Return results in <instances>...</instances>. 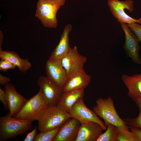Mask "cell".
I'll list each match as a JSON object with an SVG mask.
<instances>
[{
	"label": "cell",
	"mask_w": 141,
	"mask_h": 141,
	"mask_svg": "<svg viewBox=\"0 0 141 141\" xmlns=\"http://www.w3.org/2000/svg\"><path fill=\"white\" fill-rule=\"evenodd\" d=\"M32 122L19 119L9 113L0 117V141H4L25 133L31 129Z\"/></svg>",
	"instance_id": "cell-1"
},
{
	"label": "cell",
	"mask_w": 141,
	"mask_h": 141,
	"mask_svg": "<svg viewBox=\"0 0 141 141\" xmlns=\"http://www.w3.org/2000/svg\"><path fill=\"white\" fill-rule=\"evenodd\" d=\"M96 102V105L93 107V110L98 116L103 119L105 125L111 124L118 128L130 131L129 126L126 124L117 113L114 101L111 97L107 98H99Z\"/></svg>",
	"instance_id": "cell-2"
},
{
	"label": "cell",
	"mask_w": 141,
	"mask_h": 141,
	"mask_svg": "<svg viewBox=\"0 0 141 141\" xmlns=\"http://www.w3.org/2000/svg\"><path fill=\"white\" fill-rule=\"evenodd\" d=\"M44 99L41 90L28 100L19 112L14 116L16 118L30 121H38L49 107Z\"/></svg>",
	"instance_id": "cell-3"
},
{
	"label": "cell",
	"mask_w": 141,
	"mask_h": 141,
	"mask_svg": "<svg viewBox=\"0 0 141 141\" xmlns=\"http://www.w3.org/2000/svg\"><path fill=\"white\" fill-rule=\"evenodd\" d=\"M70 118L69 113L57 105L49 106L38 121V129L43 132L61 127Z\"/></svg>",
	"instance_id": "cell-4"
},
{
	"label": "cell",
	"mask_w": 141,
	"mask_h": 141,
	"mask_svg": "<svg viewBox=\"0 0 141 141\" xmlns=\"http://www.w3.org/2000/svg\"><path fill=\"white\" fill-rule=\"evenodd\" d=\"M61 7L53 0H39L35 16L45 27L56 28L58 25L56 14Z\"/></svg>",
	"instance_id": "cell-5"
},
{
	"label": "cell",
	"mask_w": 141,
	"mask_h": 141,
	"mask_svg": "<svg viewBox=\"0 0 141 141\" xmlns=\"http://www.w3.org/2000/svg\"><path fill=\"white\" fill-rule=\"evenodd\" d=\"M107 4L112 15L120 23L130 24L136 22L141 25V16L138 19H134L128 15L124 11L126 9L130 12L133 11V2L132 0L122 1L108 0Z\"/></svg>",
	"instance_id": "cell-6"
},
{
	"label": "cell",
	"mask_w": 141,
	"mask_h": 141,
	"mask_svg": "<svg viewBox=\"0 0 141 141\" xmlns=\"http://www.w3.org/2000/svg\"><path fill=\"white\" fill-rule=\"evenodd\" d=\"M70 118L77 119L81 124L90 122H97L104 130L107 127L104 123L101 120L93 110L88 108L84 104L83 97L79 99L72 106L69 112Z\"/></svg>",
	"instance_id": "cell-7"
},
{
	"label": "cell",
	"mask_w": 141,
	"mask_h": 141,
	"mask_svg": "<svg viewBox=\"0 0 141 141\" xmlns=\"http://www.w3.org/2000/svg\"><path fill=\"white\" fill-rule=\"evenodd\" d=\"M87 60L86 57L79 54L77 46H75L72 48L71 47L67 54L60 60L68 77L83 70Z\"/></svg>",
	"instance_id": "cell-8"
},
{
	"label": "cell",
	"mask_w": 141,
	"mask_h": 141,
	"mask_svg": "<svg viewBox=\"0 0 141 141\" xmlns=\"http://www.w3.org/2000/svg\"><path fill=\"white\" fill-rule=\"evenodd\" d=\"M37 84L42 92L43 98L48 105H56L63 92L62 89L59 88L47 77L41 76L39 78Z\"/></svg>",
	"instance_id": "cell-9"
},
{
	"label": "cell",
	"mask_w": 141,
	"mask_h": 141,
	"mask_svg": "<svg viewBox=\"0 0 141 141\" xmlns=\"http://www.w3.org/2000/svg\"><path fill=\"white\" fill-rule=\"evenodd\" d=\"M120 24L124 32L125 38V42L123 48L127 56L131 58L133 62L140 64L141 60L139 55L140 48L139 44V41L127 24L124 23H120Z\"/></svg>",
	"instance_id": "cell-10"
},
{
	"label": "cell",
	"mask_w": 141,
	"mask_h": 141,
	"mask_svg": "<svg viewBox=\"0 0 141 141\" xmlns=\"http://www.w3.org/2000/svg\"><path fill=\"white\" fill-rule=\"evenodd\" d=\"M45 70L46 77L59 88L62 89L68 76L61 60L48 59L46 62Z\"/></svg>",
	"instance_id": "cell-11"
},
{
	"label": "cell",
	"mask_w": 141,
	"mask_h": 141,
	"mask_svg": "<svg viewBox=\"0 0 141 141\" xmlns=\"http://www.w3.org/2000/svg\"><path fill=\"white\" fill-rule=\"evenodd\" d=\"M8 104L9 114L14 116L20 110L27 100L16 91L15 86L8 83L4 87Z\"/></svg>",
	"instance_id": "cell-12"
},
{
	"label": "cell",
	"mask_w": 141,
	"mask_h": 141,
	"mask_svg": "<svg viewBox=\"0 0 141 141\" xmlns=\"http://www.w3.org/2000/svg\"><path fill=\"white\" fill-rule=\"evenodd\" d=\"M81 125L76 119L70 118L60 127L53 141H75Z\"/></svg>",
	"instance_id": "cell-13"
},
{
	"label": "cell",
	"mask_w": 141,
	"mask_h": 141,
	"mask_svg": "<svg viewBox=\"0 0 141 141\" xmlns=\"http://www.w3.org/2000/svg\"><path fill=\"white\" fill-rule=\"evenodd\" d=\"M121 79L128 90L127 96L135 102L138 107L141 103V73L131 76L123 74Z\"/></svg>",
	"instance_id": "cell-14"
},
{
	"label": "cell",
	"mask_w": 141,
	"mask_h": 141,
	"mask_svg": "<svg viewBox=\"0 0 141 141\" xmlns=\"http://www.w3.org/2000/svg\"><path fill=\"white\" fill-rule=\"evenodd\" d=\"M91 76L85 70L68 77L62 88L63 92L75 90H84L90 84Z\"/></svg>",
	"instance_id": "cell-15"
},
{
	"label": "cell",
	"mask_w": 141,
	"mask_h": 141,
	"mask_svg": "<svg viewBox=\"0 0 141 141\" xmlns=\"http://www.w3.org/2000/svg\"><path fill=\"white\" fill-rule=\"evenodd\" d=\"M103 130L102 127L97 122L81 124L75 141H96Z\"/></svg>",
	"instance_id": "cell-16"
},
{
	"label": "cell",
	"mask_w": 141,
	"mask_h": 141,
	"mask_svg": "<svg viewBox=\"0 0 141 141\" xmlns=\"http://www.w3.org/2000/svg\"><path fill=\"white\" fill-rule=\"evenodd\" d=\"M72 29L70 24L65 26L60 42L51 53L49 60H61L67 54L71 48L69 44V35Z\"/></svg>",
	"instance_id": "cell-17"
},
{
	"label": "cell",
	"mask_w": 141,
	"mask_h": 141,
	"mask_svg": "<svg viewBox=\"0 0 141 141\" xmlns=\"http://www.w3.org/2000/svg\"><path fill=\"white\" fill-rule=\"evenodd\" d=\"M0 58L1 60L7 61L17 67L22 72L25 73L31 67V64L27 58H20L13 51H4L0 50Z\"/></svg>",
	"instance_id": "cell-18"
},
{
	"label": "cell",
	"mask_w": 141,
	"mask_h": 141,
	"mask_svg": "<svg viewBox=\"0 0 141 141\" xmlns=\"http://www.w3.org/2000/svg\"><path fill=\"white\" fill-rule=\"evenodd\" d=\"M84 90H75L63 92L57 105L69 113L72 106L79 98L83 97Z\"/></svg>",
	"instance_id": "cell-19"
},
{
	"label": "cell",
	"mask_w": 141,
	"mask_h": 141,
	"mask_svg": "<svg viewBox=\"0 0 141 141\" xmlns=\"http://www.w3.org/2000/svg\"><path fill=\"white\" fill-rule=\"evenodd\" d=\"M106 131L102 133L96 141H118L117 138L118 127L115 125L108 124L106 125Z\"/></svg>",
	"instance_id": "cell-20"
},
{
	"label": "cell",
	"mask_w": 141,
	"mask_h": 141,
	"mask_svg": "<svg viewBox=\"0 0 141 141\" xmlns=\"http://www.w3.org/2000/svg\"><path fill=\"white\" fill-rule=\"evenodd\" d=\"M60 127L37 134L33 141H52L56 136Z\"/></svg>",
	"instance_id": "cell-21"
},
{
	"label": "cell",
	"mask_w": 141,
	"mask_h": 141,
	"mask_svg": "<svg viewBox=\"0 0 141 141\" xmlns=\"http://www.w3.org/2000/svg\"><path fill=\"white\" fill-rule=\"evenodd\" d=\"M117 138L118 141H139L131 132L118 127Z\"/></svg>",
	"instance_id": "cell-22"
},
{
	"label": "cell",
	"mask_w": 141,
	"mask_h": 141,
	"mask_svg": "<svg viewBox=\"0 0 141 141\" xmlns=\"http://www.w3.org/2000/svg\"><path fill=\"white\" fill-rule=\"evenodd\" d=\"M139 109L138 115L134 119L129 118L122 119L126 124L128 126H133L141 128V103L138 107Z\"/></svg>",
	"instance_id": "cell-23"
},
{
	"label": "cell",
	"mask_w": 141,
	"mask_h": 141,
	"mask_svg": "<svg viewBox=\"0 0 141 141\" xmlns=\"http://www.w3.org/2000/svg\"><path fill=\"white\" fill-rule=\"evenodd\" d=\"M127 25L136 35L139 42H141V25L140 24L135 22Z\"/></svg>",
	"instance_id": "cell-24"
},
{
	"label": "cell",
	"mask_w": 141,
	"mask_h": 141,
	"mask_svg": "<svg viewBox=\"0 0 141 141\" xmlns=\"http://www.w3.org/2000/svg\"><path fill=\"white\" fill-rule=\"evenodd\" d=\"M16 67L10 62L4 60L0 61V70L6 72L7 70L14 69Z\"/></svg>",
	"instance_id": "cell-25"
},
{
	"label": "cell",
	"mask_w": 141,
	"mask_h": 141,
	"mask_svg": "<svg viewBox=\"0 0 141 141\" xmlns=\"http://www.w3.org/2000/svg\"><path fill=\"white\" fill-rule=\"evenodd\" d=\"M37 127L35 126L34 129L27 134L26 137L24 138V141H33L37 132Z\"/></svg>",
	"instance_id": "cell-26"
},
{
	"label": "cell",
	"mask_w": 141,
	"mask_h": 141,
	"mask_svg": "<svg viewBox=\"0 0 141 141\" xmlns=\"http://www.w3.org/2000/svg\"><path fill=\"white\" fill-rule=\"evenodd\" d=\"M0 100L5 110H8V104L4 91L0 88Z\"/></svg>",
	"instance_id": "cell-27"
},
{
	"label": "cell",
	"mask_w": 141,
	"mask_h": 141,
	"mask_svg": "<svg viewBox=\"0 0 141 141\" xmlns=\"http://www.w3.org/2000/svg\"><path fill=\"white\" fill-rule=\"evenodd\" d=\"M131 132L137 137L139 141H141V128L138 127L129 126Z\"/></svg>",
	"instance_id": "cell-28"
},
{
	"label": "cell",
	"mask_w": 141,
	"mask_h": 141,
	"mask_svg": "<svg viewBox=\"0 0 141 141\" xmlns=\"http://www.w3.org/2000/svg\"><path fill=\"white\" fill-rule=\"evenodd\" d=\"M10 78L5 77L0 74V84L3 85H5L9 83L10 81Z\"/></svg>",
	"instance_id": "cell-29"
},
{
	"label": "cell",
	"mask_w": 141,
	"mask_h": 141,
	"mask_svg": "<svg viewBox=\"0 0 141 141\" xmlns=\"http://www.w3.org/2000/svg\"><path fill=\"white\" fill-rule=\"evenodd\" d=\"M3 40V35L1 31H0V50L2 49L1 46Z\"/></svg>",
	"instance_id": "cell-30"
},
{
	"label": "cell",
	"mask_w": 141,
	"mask_h": 141,
	"mask_svg": "<svg viewBox=\"0 0 141 141\" xmlns=\"http://www.w3.org/2000/svg\"><path fill=\"white\" fill-rule=\"evenodd\" d=\"M61 6H63L65 3V2L66 0H53Z\"/></svg>",
	"instance_id": "cell-31"
}]
</instances>
